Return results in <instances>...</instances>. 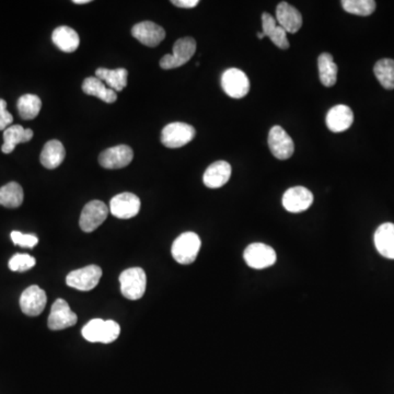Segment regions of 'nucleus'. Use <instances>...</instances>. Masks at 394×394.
I'll return each mask as SVG.
<instances>
[{
  "label": "nucleus",
  "instance_id": "1a4fd4ad",
  "mask_svg": "<svg viewBox=\"0 0 394 394\" xmlns=\"http://www.w3.org/2000/svg\"><path fill=\"white\" fill-rule=\"evenodd\" d=\"M110 208L101 201H91L87 204L81 212L80 225L81 230L84 233H92L98 229L107 218Z\"/></svg>",
  "mask_w": 394,
  "mask_h": 394
},
{
  "label": "nucleus",
  "instance_id": "473e14b6",
  "mask_svg": "<svg viewBox=\"0 0 394 394\" xmlns=\"http://www.w3.org/2000/svg\"><path fill=\"white\" fill-rule=\"evenodd\" d=\"M271 42L274 43L278 48H282V50H287L289 48L290 44L289 41H288L287 32L283 29L282 26H277L276 29L273 33L271 34V37H269Z\"/></svg>",
  "mask_w": 394,
  "mask_h": 394
},
{
  "label": "nucleus",
  "instance_id": "e433bc0d",
  "mask_svg": "<svg viewBox=\"0 0 394 394\" xmlns=\"http://www.w3.org/2000/svg\"><path fill=\"white\" fill-rule=\"evenodd\" d=\"M73 3L77 5H84V3H89L90 0H73Z\"/></svg>",
  "mask_w": 394,
  "mask_h": 394
},
{
  "label": "nucleus",
  "instance_id": "f704fd0d",
  "mask_svg": "<svg viewBox=\"0 0 394 394\" xmlns=\"http://www.w3.org/2000/svg\"><path fill=\"white\" fill-rule=\"evenodd\" d=\"M13 122V116L7 111V102L0 99V131H6Z\"/></svg>",
  "mask_w": 394,
  "mask_h": 394
},
{
  "label": "nucleus",
  "instance_id": "7ed1b4c3",
  "mask_svg": "<svg viewBox=\"0 0 394 394\" xmlns=\"http://www.w3.org/2000/svg\"><path fill=\"white\" fill-rule=\"evenodd\" d=\"M120 292L129 301H138L146 292L147 277L144 269L132 267L120 274Z\"/></svg>",
  "mask_w": 394,
  "mask_h": 394
},
{
  "label": "nucleus",
  "instance_id": "2f4dec72",
  "mask_svg": "<svg viewBox=\"0 0 394 394\" xmlns=\"http://www.w3.org/2000/svg\"><path fill=\"white\" fill-rule=\"evenodd\" d=\"M11 240L16 246L29 249L34 248L39 243V239H37V235H24V233H20V231H12L11 233Z\"/></svg>",
  "mask_w": 394,
  "mask_h": 394
},
{
  "label": "nucleus",
  "instance_id": "39448f33",
  "mask_svg": "<svg viewBox=\"0 0 394 394\" xmlns=\"http://www.w3.org/2000/svg\"><path fill=\"white\" fill-rule=\"evenodd\" d=\"M195 137L193 126L182 122L168 124L161 132V143L168 148H180L191 143Z\"/></svg>",
  "mask_w": 394,
  "mask_h": 394
},
{
  "label": "nucleus",
  "instance_id": "f03ea898",
  "mask_svg": "<svg viewBox=\"0 0 394 394\" xmlns=\"http://www.w3.org/2000/svg\"><path fill=\"white\" fill-rule=\"evenodd\" d=\"M201 246V239L195 233H184L175 239L171 253L178 263L188 265L195 261Z\"/></svg>",
  "mask_w": 394,
  "mask_h": 394
},
{
  "label": "nucleus",
  "instance_id": "20e7f679",
  "mask_svg": "<svg viewBox=\"0 0 394 394\" xmlns=\"http://www.w3.org/2000/svg\"><path fill=\"white\" fill-rule=\"evenodd\" d=\"M172 54L163 56L160 60L162 69H174L186 65L196 52V42L193 37L179 39L173 45Z\"/></svg>",
  "mask_w": 394,
  "mask_h": 394
},
{
  "label": "nucleus",
  "instance_id": "0eeeda50",
  "mask_svg": "<svg viewBox=\"0 0 394 394\" xmlns=\"http://www.w3.org/2000/svg\"><path fill=\"white\" fill-rule=\"evenodd\" d=\"M101 277L102 269L97 265H89L69 273L66 277V283L69 287L80 292H89L97 287Z\"/></svg>",
  "mask_w": 394,
  "mask_h": 394
},
{
  "label": "nucleus",
  "instance_id": "5701e85b",
  "mask_svg": "<svg viewBox=\"0 0 394 394\" xmlns=\"http://www.w3.org/2000/svg\"><path fill=\"white\" fill-rule=\"evenodd\" d=\"M52 41L60 51L73 53L80 44L78 33L69 26H58L52 34Z\"/></svg>",
  "mask_w": 394,
  "mask_h": 394
},
{
  "label": "nucleus",
  "instance_id": "b1692460",
  "mask_svg": "<svg viewBox=\"0 0 394 394\" xmlns=\"http://www.w3.org/2000/svg\"><path fill=\"white\" fill-rule=\"evenodd\" d=\"M96 77L105 82V84L115 92L122 91L127 86L128 71L125 68H118V69L98 68Z\"/></svg>",
  "mask_w": 394,
  "mask_h": 394
},
{
  "label": "nucleus",
  "instance_id": "9d476101",
  "mask_svg": "<svg viewBox=\"0 0 394 394\" xmlns=\"http://www.w3.org/2000/svg\"><path fill=\"white\" fill-rule=\"evenodd\" d=\"M269 147L273 156L280 160L289 159L295 152V144L292 137L284 128L277 125L269 131Z\"/></svg>",
  "mask_w": 394,
  "mask_h": 394
},
{
  "label": "nucleus",
  "instance_id": "412c9836",
  "mask_svg": "<svg viewBox=\"0 0 394 394\" xmlns=\"http://www.w3.org/2000/svg\"><path fill=\"white\" fill-rule=\"evenodd\" d=\"M33 131L30 128H24L21 125L9 126L3 131V145L1 147L3 154H11L17 145L28 143L33 138Z\"/></svg>",
  "mask_w": 394,
  "mask_h": 394
},
{
  "label": "nucleus",
  "instance_id": "f257e3e1",
  "mask_svg": "<svg viewBox=\"0 0 394 394\" xmlns=\"http://www.w3.org/2000/svg\"><path fill=\"white\" fill-rule=\"evenodd\" d=\"M120 332V325L116 322L112 320L105 321L102 319H93L82 328L81 333L88 342L110 344L116 341Z\"/></svg>",
  "mask_w": 394,
  "mask_h": 394
},
{
  "label": "nucleus",
  "instance_id": "c756f323",
  "mask_svg": "<svg viewBox=\"0 0 394 394\" xmlns=\"http://www.w3.org/2000/svg\"><path fill=\"white\" fill-rule=\"evenodd\" d=\"M342 7L346 12L352 15L368 17L376 10L377 3L373 0H343Z\"/></svg>",
  "mask_w": 394,
  "mask_h": 394
},
{
  "label": "nucleus",
  "instance_id": "2eb2a0df",
  "mask_svg": "<svg viewBox=\"0 0 394 394\" xmlns=\"http://www.w3.org/2000/svg\"><path fill=\"white\" fill-rule=\"evenodd\" d=\"M46 303V294L37 285L26 288L20 297V308L24 314L29 316H37L42 314Z\"/></svg>",
  "mask_w": 394,
  "mask_h": 394
},
{
  "label": "nucleus",
  "instance_id": "4be33fe9",
  "mask_svg": "<svg viewBox=\"0 0 394 394\" xmlns=\"http://www.w3.org/2000/svg\"><path fill=\"white\" fill-rule=\"evenodd\" d=\"M66 150L63 144L60 141L53 139V141H47L41 152V163L43 167L46 169H56L63 163L65 159Z\"/></svg>",
  "mask_w": 394,
  "mask_h": 394
},
{
  "label": "nucleus",
  "instance_id": "bb28decb",
  "mask_svg": "<svg viewBox=\"0 0 394 394\" xmlns=\"http://www.w3.org/2000/svg\"><path fill=\"white\" fill-rule=\"evenodd\" d=\"M24 190L19 183L9 182L0 188V205L7 208H18L24 203Z\"/></svg>",
  "mask_w": 394,
  "mask_h": 394
},
{
  "label": "nucleus",
  "instance_id": "ddd939ff",
  "mask_svg": "<svg viewBox=\"0 0 394 394\" xmlns=\"http://www.w3.org/2000/svg\"><path fill=\"white\" fill-rule=\"evenodd\" d=\"M133 149L126 145L111 147L100 154V165L105 169L116 170L127 167L133 161Z\"/></svg>",
  "mask_w": 394,
  "mask_h": 394
},
{
  "label": "nucleus",
  "instance_id": "a878e982",
  "mask_svg": "<svg viewBox=\"0 0 394 394\" xmlns=\"http://www.w3.org/2000/svg\"><path fill=\"white\" fill-rule=\"evenodd\" d=\"M319 77L324 87H333L337 84V68L333 56L329 53H322L318 58Z\"/></svg>",
  "mask_w": 394,
  "mask_h": 394
},
{
  "label": "nucleus",
  "instance_id": "c9c22d12",
  "mask_svg": "<svg viewBox=\"0 0 394 394\" xmlns=\"http://www.w3.org/2000/svg\"><path fill=\"white\" fill-rule=\"evenodd\" d=\"M171 3L179 8L191 9L199 5V0H172Z\"/></svg>",
  "mask_w": 394,
  "mask_h": 394
},
{
  "label": "nucleus",
  "instance_id": "f3484780",
  "mask_svg": "<svg viewBox=\"0 0 394 394\" xmlns=\"http://www.w3.org/2000/svg\"><path fill=\"white\" fill-rule=\"evenodd\" d=\"M276 21L287 33H297L303 26V16L294 6L282 1L277 6Z\"/></svg>",
  "mask_w": 394,
  "mask_h": 394
},
{
  "label": "nucleus",
  "instance_id": "4c0bfd02",
  "mask_svg": "<svg viewBox=\"0 0 394 394\" xmlns=\"http://www.w3.org/2000/svg\"><path fill=\"white\" fill-rule=\"evenodd\" d=\"M258 37H259L260 39H262L265 37V35H264L263 32H259V33H258Z\"/></svg>",
  "mask_w": 394,
  "mask_h": 394
},
{
  "label": "nucleus",
  "instance_id": "f8f14e48",
  "mask_svg": "<svg viewBox=\"0 0 394 394\" xmlns=\"http://www.w3.org/2000/svg\"><path fill=\"white\" fill-rule=\"evenodd\" d=\"M283 206L289 213H303L314 203V194L303 186L288 188L283 196Z\"/></svg>",
  "mask_w": 394,
  "mask_h": 394
},
{
  "label": "nucleus",
  "instance_id": "72a5a7b5",
  "mask_svg": "<svg viewBox=\"0 0 394 394\" xmlns=\"http://www.w3.org/2000/svg\"><path fill=\"white\" fill-rule=\"evenodd\" d=\"M277 21L274 17L269 15V13L264 12L262 13V28H263V34L265 37H271V34L275 31L276 29Z\"/></svg>",
  "mask_w": 394,
  "mask_h": 394
},
{
  "label": "nucleus",
  "instance_id": "423d86ee",
  "mask_svg": "<svg viewBox=\"0 0 394 394\" xmlns=\"http://www.w3.org/2000/svg\"><path fill=\"white\" fill-rule=\"evenodd\" d=\"M222 87L233 99H242L250 91V81L246 73L238 68H229L222 76Z\"/></svg>",
  "mask_w": 394,
  "mask_h": 394
},
{
  "label": "nucleus",
  "instance_id": "dca6fc26",
  "mask_svg": "<svg viewBox=\"0 0 394 394\" xmlns=\"http://www.w3.org/2000/svg\"><path fill=\"white\" fill-rule=\"evenodd\" d=\"M132 35L138 39L141 44L148 47H156L165 39V31L162 26L152 21H144L135 24L132 29Z\"/></svg>",
  "mask_w": 394,
  "mask_h": 394
},
{
  "label": "nucleus",
  "instance_id": "393cba45",
  "mask_svg": "<svg viewBox=\"0 0 394 394\" xmlns=\"http://www.w3.org/2000/svg\"><path fill=\"white\" fill-rule=\"evenodd\" d=\"M82 91L88 96H93L107 103H114L118 99V93L110 89L103 81L97 77H88L82 84Z\"/></svg>",
  "mask_w": 394,
  "mask_h": 394
},
{
  "label": "nucleus",
  "instance_id": "aec40b11",
  "mask_svg": "<svg viewBox=\"0 0 394 394\" xmlns=\"http://www.w3.org/2000/svg\"><path fill=\"white\" fill-rule=\"evenodd\" d=\"M377 251L386 259L394 260V224H382L375 233Z\"/></svg>",
  "mask_w": 394,
  "mask_h": 394
},
{
  "label": "nucleus",
  "instance_id": "a211bd4d",
  "mask_svg": "<svg viewBox=\"0 0 394 394\" xmlns=\"http://www.w3.org/2000/svg\"><path fill=\"white\" fill-rule=\"evenodd\" d=\"M325 123L333 133H342L354 123V113L348 105H335L328 112Z\"/></svg>",
  "mask_w": 394,
  "mask_h": 394
},
{
  "label": "nucleus",
  "instance_id": "9b49d317",
  "mask_svg": "<svg viewBox=\"0 0 394 394\" xmlns=\"http://www.w3.org/2000/svg\"><path fill=\"white\" fill-rule=\"evenodd\" d=\"M141 199L133 193L118 194L110 202V212L120 220H129L138 215L141 211Z\"/></svg>",
  "mask_w": 394,
  "mask_h": 394
},
{
  "label": "nucleus",
  "instance_id": "7c9ffc66",
  "mask_svg": "<svg viewBox=\"0 0 394 394\" xmlns=\"http://www.w3.org/2000/svg\"><path fill=\"white\" fill-rule=\"evenodd\" d=\"M37 264L33 256L29 254H16L9 261V269L13 271H26L31 269Z\"/></svg>",
  "mask_w": 394,
  "mask_h": 394
},
{
  "label": "nucleus",
  "instance_id": "cd10ccee",
  "mask_svg": "<svg viewBox=\"0 0 394 394\" xmlns=\"http://www.w3.org/2000/svg\"><path fill=\"white\" fill-rule=\"evenodd\" d=\"M19 114L24 120H33L39 115L41 107H42V101L35 94H24L22 97L19 98L18 103Z\"/></svg>",
  "mask_w": 394,
  "mask_h": 394
},
{
  "label": "nucleus",
  "instance_id": "6e6552de",
  "mask_svg": "<svg viewBox=\"0 0 394 394\" xmlns=\"http://www.w3.org/2000/svg\"><path fill=\"white\" fill-rule=\"evenodd\" d=\"M244 261L251 269H263L274 265L276 262V252L271 247L264 243H252L244 250Z\"/></svg>",
  "mask_w": 394,
  "mask_h": 394
},
{
  "label": "nucleus",
  "instance_id": "4468645a",
  "mask_svg": "<svg viewBox=\"0 0 394 394\" xmlns=\"http://www.w3.org/2000/svg\"><path fill=\"white\" fill-rule=\"evenodd\" d=\"M77 316L64 299H57L53 303L47 325L52 331L67 329L77 323Z\"/></svg>",
  "mask_w": 394,
  "mask_h": 394
},
{
  "label": "nucleus",
  "instance_id": "c85d7f7f",
  "mask_svg": "<svg viewBox=\"0 0 394 394\" xmlns=\"http://www.w3.org/2000/svg\"><path fill=\"white\" fill-rule=\"evenodd\" d=\"M373 71L375 76L384 89H394V60L384 58L379 60L375 65Z\"/></svg>",
  "mask_w": 394,
  "mask_h": 394
},
{
  "label": "nucleus",
  "instance_id": "6ab92c4d",
  "mask_svg": "<svg viewBox=\"0 0 394 394\" xmlns=\"http://www.w3.org/2000/svg\"><path fill=\"white\" fill-rule=\"evenodd\" d=\"M231 177V165L227 161H216L207 168L203 182L208 188H220L227 184Z\"/></svg>",
  "mask_w": 394,
  "mask_h": 394
}]
</instances>
